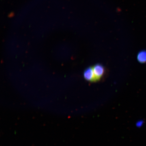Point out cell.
<instances>
[{
  "mask_svg": "<svg viewBox=\"0 0 146 146\" xmlns=\"http://www.w3.org/2000/svg\"><path fill=\"white\" fill-rule=\"evenodd\" d=\"M93 71L95 75L96 80H98L101 78L104 72V69L102 66L100 65H97L93 68Z\"/></svg>",
  "mask_w": 146,
  "mask_h": 146,
  "instance_id": "obj_1",
  "label": "cell"
},
{
  "mask_svg": "<svg viewBox=\"0 0 146 146\" xmlns=\"http://www.w3.org/2000/svg\"><path fill=\"white\" fill-rule=\"evenodd\" d=\"M143 124V122L142 121H140L136 123V126L138 127H140L142 126Z\"/></svg>",
  "mask_w": 146,
  "mask_h": 146,
  "instance_id": "obj_4",
  "label": "cell"
},
{
  "mask_svg": "<svg viewBox=\"0 0 146 146\" xmlns=\"http://www.w3.org/2000/svg\"><path fill=\"white\" fill-rule=\"evenodd\" d=\"M138 59L139 62L141 63H145L146 62V51L141 52L138 55Z\"/></svg>",
  "mask_w": 146,
  "mask_h": 146,
  "instance_id": "obj_3",
  "label": "cell"
},
{
  "mask_svg": "<svg viewBox=\"0 0 146 146\" xmlns=\"http://www.w3.org/2000/svg\"><path fill=\"white\" fill-rule=\"evenodd\" d=\"M84 76L85 79L88 81H95L96 80L93 68H89L84 71Z\"/></svg>",
  "mask_w": 146,
  "mask_h": 146,
  "instance_id": "obj_2",
  "label": "cell"
}]
</instances>
